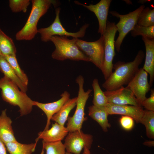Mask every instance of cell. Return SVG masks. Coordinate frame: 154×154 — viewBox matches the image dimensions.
<instances>
[{"label": "cell", "instance_id": "obj_1", "mask_svg": "<svg viewBox=\"0 0 154 154\" xmlns=\"http://www.w3.org/2000/svg\"><path fill=\"white\" fill-rule=\"evenodd\" d=\"M145 56L143 51L141 50L133 61L128 62L118 61L115 63L113 68L114 71L102 84V87L106 91H110L127 85L139 69V66Z\"/></svg>", "mask_w": 154, "mask_h": 154}, {"label": "cell", "instance_id": "obj_2", "mask_svg": "<svg viewBox=\"0 0 154 154\" xmlns=\"http://www.w3.org/2000/svg\"><path fill=\"white\" fill-rule=\"evenodd\" d=\"M31 10L27 20L22 28L15 35L19 41L32 40L38 33L37 24L40 19L48 11L52 5L56 7L58 2L52 0H32Z\"/></svg>", "mask_w": 154, "mask_h": 154}, {"label": "cell", "instance_id": "obj_3", "mask_svg": "<svg viewBox=\"0 0 154 154\" xmlns=\"http://www.w3.org/2000/svg\"><path fill=\"white\" fill-rule=\"evenodd\" d=\"M19 88L15 83L6 77L4 76L0 79V89L3 100L18 106L21 116H23L31 112L35 101Z\"/></svg>", "mask_w": 154, "mask_h": 154}, {"label": "cell", "instance_id": "obj_4", "mask_svg": "<svg viewBox=\"0 0 154 154\" xmlns=\"http://www.w3.org/2000/svg\"><path fill=\"white\" fill-rule=\"evenodd\" d=\"M77 38L69 39L66 36L54 35L50 41L54 44L55 48L51 55L52 58L60 61L69 59L75 61L90 62L89 59L77 47Z\"/></svg>", "mask_w": 154, "mask_h": 154}, {"label": "cell", "instance_id": "obj_5", "mask_svg": "<svg viewBox=\"0 0 154 154\" xmlns=\"http://www.w3.org/2000/svg\"><path fill=\"white\" fill-rule=\"evenodd\" d=\"M76 82L79 86L78 96L77 97L76 108L74 115L68 117L66 128L68 132L81 130L84 121L87 118L84 117L85 106L92 90L89 89L85 91L83 88L84 79L80 75L77 77Z\"/></svg>", "mask_w": 154, "mask_h": 154}, {"label": "cell", "instance_id": "obj_6", "mask_svg": "<svg viewBox=\"0 0 154 154\" xmlns=\"http://www.w3.org/2000/svg\"><path fill=\"white\" fill-rule=\"evenodd\" d=\"M115 22L107 20L106 28L103 35L104 37V58L101 70L106 80L112 72L113 61L116 53L115 51V37L117 32Z\"/></svg>", "mask_w": 154, "mask_h": 154}, {"label": "cell", "instance_id": "obj_7", "mask_svg": "<svg viewBox=\"0 0 154 154\" xmlns=\"http://www.w3.org/2000/svg\"><path fill=\"white\" fill-rule=\"evenodd\" d=\"M144 8L145 5H141L136 10L125 15L120 14L116 11L110 12L113 16L119 18V21L116 24L119 35L114 43L115 47L117 52L120 50L121 44L125 37L137 24L139 16Z\"/></svg>", "mask_w": 154, "mask_h": 154}, {"label": "cell", "instance_id": "obj_8", "mask_svg": "<svg viewBox=\"0 0 154 154\" xmlns=\"http://www.w3.org/2000/svg\"><path fill=\"white\" fill-rule=\"evenodd\" d=\"M60 7L56 8L55 9L56 17L52 23L49 27L46 28L38 29V33L40 35L41 40L47 42L50 41L53 36H71L73 38H78L83 37L85 35L86 29L89 26V24H85L81 27L80 30L75 33L67 31L63 27L61 23L59 18L60 11Z\"/></svg>", "mask_w": 154, "mask_h": 154}, {"label": "cell", "instance_id": "obj_9", "mask_svg": "<svg viewBox=\"0 0 154 154\" xmlns=\"http://www.w3.org/2000/svg\"><path fill=\"white\" fill-rule=\"evenodd\" d=\"M76 45L88 58L101 70L104 63V37L101 35L97 40L88 42L77 38Z\"/></svg>", "mask_w": 154, "mask_h": 154}, {"label": "cell", "instance_id": "obj_10", "mask_svg": "<svg viewBox=\"0 0 154 154\" xmlns=\"http://www.w3.org/2000/svg\"><path fill=\"white\" fill-rule=\"evenodd\" d=\"M64 145L67 152L74 154H91L90 149L93 142L91 134L84 133L81 131L68 132L64 140Z\"/></svg>", "mask_w": 154, "mask_h": 154}, {"label": "cell", "instance_id": "obj_11", "mask_svg": "<svg viewBox=\"0 0 154 154\" xmlns=\"http://www.w3.org/2000/svg\"><path fill=\"white\" fill-rule=\"evenodd\" d=\"M148 76V73L142 68H139L126 86L132 92L141 104L146 98V94L151 89Z\"/></svg>", "mask_w": 154, "mask_h": 154}, {"label": "cell", "instance_id": "obj_12", "mask_svg": "<svg viewBox=\"0 0 154 154\" xmlns=\"http://www.w3.org/2000/svg\"><path fill=\"white\" fill-rule=\"evenodd\" d=\"M104 92L108 103L141 106L132 92L126 87L122 86L114 90L106 91Z\"/></svg>", "mask_w": 154, "mask_h": 154}, {"label": "cell", "instance_id": "obj_13", "mask_svg": "<svg viewBox=\"0 0 154 154\" xmlns=\"http://www.w3.org/2000/svg\"><path fill=\"white\" fill-rule=\"evenodd\" d=\"M112 0H101L95 5H87L75 1V3L82 5L93 12L97 17L99 23L98 33L103 35L106 28L107 17Z\"/></svg>", "mask_w": 154, "mask_h": 154}, {"label": "cell", "instance_id": "obj_14", "mask_svg": "<svg viewBox=\"0 0 154 154\" xmlns=\"http://www.w3.org/2000/svg\"><path fill=\"white\" fill-rule=\"evenodd\" d=\"M106 108L109 115L118 114L132 118L136 123H140L144 110L141 106L119 105L108 103Z\"/></svg>", "mask_w": 154, "mask_h": 154}, {"label": "cell", "instance_id": "obj_15", "mask_svg": "<svg viewBox=\"0 0 154 154\" xmlns=\"http://www.w3.org/2000/svg\"><path fill=\"white\" fill-rule=\"evenodd\" d=\"M61 98L58 100L51 103H43L34 102V106L42 110L46 114L47 118L46 124L44 130L49 129L52 116L57 113L64 104L70 98V95L67 91H64L60 95Z\"/></svg>", "mask_w": 154, "mask_h": 154}, {"label": "cell", "instance_id": "obj_16", "mask_svg": "<svg viewBox=\"0 0 154 154\" xmlns=\"http://www.w3.org/2000/svg\"><path fill=\"white\" fill-rule=\"evenodd\" d=\"M68 133L66 127L55 122L52 124L50 129L40 132L38 134L36 141L42 139L43 140L42 141L44 142L61 141L66 136Z\"/></svg>", "mask_w": 154, "mask_h": 154}, {"label": "cell", "instance_id": "obj_17", "mask_svg": "<svg viewBox=\"0 0 154 154\" xmlns=\"http://www.w3.org/2000/svg\"><path fill=\"white\" fill-rule=\"evenodd\" d=\"M145 46L146 55L145 63L142 68L150 76L149 84L151 87L154 80V39L142 37Z\"/></svg>", "mask_w": 154, "mask_h": 154}, {"label": "cell", "instance_id": "obj_18", "mask_svg": "<svg viewBox=\"0 0 154 154\" xmlns=\"http://www.w3.org/2000/svg\"><path fill=\"white\" fill-rule=\"evenodd\" d=\"M6 109L0 115V139L4 143L17 141L11 126L12 121L7 114Z\"/></svg>", "mask_w": 154, "mask_h": 154}, {"label": "cell", "instance_id": "obj_19", "mask_svg": "<svg viewBox=\"0 0 154 154\" xmlns=\"http://www.w3.org/2000/svg\"><path fill=\"white\" fill-rule=\"evenodd\" d=\"M88 108V115L99 124L104 132H107L111 125L108 122L109 115L106 107H97L93 105Z\"/></svg>", "mask_w": 154, "mask_h": 154}, {"label": "cell", "instance_id": "obj_20", "mask_svg": "<svg viewBox=\"0 0 154 154\" xmlns=\"http://www.w3.org/2000/svg\"><path fill=\"white\" fill-rule=\"evenodd\" d=\"M0 71L4 74L5 76L15 83L21 91L26 92L27 90V86L18 78L2 55H0Z\"/></svg>", "mask_w": 154, "mask_h": 154}, {"label": "cell", "instance_id": "obj_21", "mask_svg": "<svg viewBox=\"0 0 154 154\" xmlns=\"http://www.w3.org/2000/svg\"><path fill=\"white\" fill-rule=\"evenodd\" d=\"M77 97L70 98L62 106L60 110L52 117L51 120L64 126L69 114L76 106Z\"/></svg>", "mask_w": 154, "mask_h": 154}, {"label": "cell", "instance_id": "obj_22", "mask_svg": "<svg viewBox=\"0 0 154 154\" xmlns=\"http://www.w3.org/2000/svg\"><path fill=\"white\" fill-rule=\"evenodd\" d=\"M38 141L30 144H24L16 141L5 144L10 154H31L35 151Z\"/></svg>", "mask_w": 154, "mask_h": 154}, {"label": "cell", "instance_id": "obj_23", "mask_svg": "<svg viewBox=\"0 0 154 154\" xmlns=\"http://www.w3.org/2000/svg\"><path fill=\"white\" fill-rule=\"evenodd\" d=\"M0 50L3 56H16L15 46L12 39L0 28Z\"/></svg>", "mask_w": 154, "mask_h": 154}, {"label": "cell", "instance_id": "obj_24", "mask_svg": "<svg viewBox=\"0 0 154 154\" xmlns=\"http://www.w3.org/2000/svg\"><path fill=\"white\" fill-rule=\"evenodd\" d=\"M92 86L94 91L93 105L97 107H106L108 103L107 99L104 92L101 90L97 78L94 79Z\"/></svg>", "mask_w": 154, "mask_h": 154}, {"label": "cell", "instance_id": "obj_25", "mask_svg": "<svg viewBox=\"0 0 154 154\" xmlns=\"http://www.w3.org/2000/svg\"><path fill=\"white\" fill-rule=\"evenodd\" d=\"M140 123L145 126L148 137L154 139V112L144 110Z\"/></svg>", "mask_w": 154, "mask_h": 154}, {"label": "cell", "instance_id": "obj_26", "mask_svg": "<svg viewBox=\"0 0 154 154\" xmlns=\"http://www.w3.org/2000/svg\"><path fill=\"white\" fill-rule=\"evenodd\" d=\"M137 24L146 27L154 26V9L148 7L143 8L139 16Z\"/></svg>", "mask_w": 154, "mask_h": 154}, {"label": "cell", "instance_id": "obj_27", "mask_svg": "<svg viewBox=\"0 0 154 154\" xmlns=\"http://www.w3.org/2000/svg\"><path fill=\"white\" fill-rule=\"evenodd\" d=\"M3 56L9 63L18 78L24 84L27 86L28 83L27 76L21 69L16 56Z\"/></svg>", "mask_w": 154, "mask_h": 154}, {"label": "cell", "instance_id": "obj_28", "mask_svg": "<svg viewBox=\"0 0 154 154\" xmlns=\"http://www.w3.org/2000/svg\"><path fill=\"white\" fill-rule=\"evenodd\" d=\"M131 36L133 37L141 36L150 39H154V26L146 27L137 24L131 31Z\"/></svg>", "mask_w": 154, "mask_h": 154}, {"label": "cell", "instance_id": "obj_29", "mask_svg": "<svg viewBox=\"0 0 154 154\" xmlns=\"http://www.w3.org/2000/svg\"><path fill=\"white\" fill-rule=\"evenodd\" d=\"M42 148L46 154H66L65 147L61 141L47 143L42 141Z\"/></svg>", "mask_w": 154, "mask_h": 154}, {"label": "cell", "instance_id": "obj_30", "mask_svg": "<svg viewBox=\"0 0 154 154\" xmlns=\"http://www.w3.org/2000/svg\"><path fill=\"white\" fill-rule=\"evenodd\" d=\"M29 0H9V6L13 13H26L30 4Z\"/></svg>", "mask_w": 154, "mask_h": 154}, {"label": "cell", "instance_id": "obj_31", "mask_svg": "<svg viewBox=\"0 0 154 154\" xmlns=\"http://www.w3.org/2000/svg\"><path fill=\"white\" fill-rule=\"evenodd\" d=\"M119 122L121 127L126 131L132 129L134 125V120L129 116H122L119 119Z\"/></svg>", "mask_w": 154, "mask_h": 154}, {"label": "cell", "instance_id": "obj_32", "mask_svg": "<svg viewBox=\"0 0 154 154\" xmlns=\"http://www.w3.org/2000/svg\"><path fill=\"white\" fill-rule=\"evenodd\" d=\"M150 95L141 103V105L146 110L154 112V90L150 89Z\"/></svg>", "mask_w": 154, "mask_h": 154}, {"label": "cell", "instance_id": "obj_33", "mask_svg": "<svg viewBox=\"0 0 154 154\" xmlns=\"http://www.w3.org/2000/svg\"><path fill=\"white\" fill-rule=\"evenodd\" d=\"M0 154H7L5 145L0 139Z\"/></svg>", "mask_w": 154, "mask_h": 154}, {"label": "cell", "instance_id": "obj_34", "mask_svg": "<svg viewBox=\"0 0 154 154\" xmlns=\"http://www.w3.org/2000/svg\"><path fill=\"white\" fill-rule=\"evenodd\" d=\"M143 144L149 147H152L154 146V141H153L146 140L145 141Z\"/></svg>", "mask_w": 154, "mask_h": 154}, {"label": "cell", "instance_id": "obj_35", "mask_svg": "<svg viewBox=\"0 0 154 154\" xmlns=\"http://www.w3.org/2000/svg\"><path fill=\"white\" fill-rule=\"evenodd\" d=\"M150 0H139L138 1L139 3H140L141 4H143L145 3H146L147 2H148Z\"/></svg>", "mask_w": 154, "mask_h": 154}, {"label": "cell", "instance_id": "obj_36", "mask_svg": "<svg viewBox=\"0 0 154 154\" xmlns=\"http://www.w3.org/2000/svg\"><path fill=\"white\" fill-rule=\"evenodd\" d=\"M125 1L126 3L127 4H132L131 2V1H130L129 0H125Z\"/></svg>", "mask_w": 154, "mask_h": 154}, {"label": "cell", "instance_id": "obj_37", "mask_svg": "<svg viewBox=\"0 0 154 154\" xmlns=\"http://www.w3.org/2000/svg\"><path fill=\"white\" fill-rule=\"evenodd\" d=\"M44 149L42 148V152H41V154H44Z\"/></svg>", "mask_w": 154, "mask_h": 154}, {"label": "cell", "instance_id": "obj_38", "mask_svg": "<svg viewBox=\"0 0 154 154\" xmlns=\"http://www.w3.org/2000/svg\"><path fill=\"white\" fill-rule=\"evenodd\" d=\"M66 154H72V153H68V152H66Z\"/></svg>", "mask_w": 154, "mask_h": 154}, {"label": "cell", "instance_id": "obj_39", "mask_svg": "<svg viewBox=\"0 0 154 154\" xmlns=\"http://www.w3.org/2000/svg\"><path fill=\"white\" fill-rule=\"evenodd\" d=\"M2 55L1 54V51H0V55Z\"/></svg>", "mask_w": 154, "mask_h": 154}]
</instances>
